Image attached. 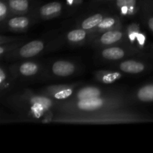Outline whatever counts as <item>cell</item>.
<instances>
[{"instance_id":"5bb4252c","label":"cell","mask_w":153,"mask_h":153,"mask_svg":"<svg viewBox=\"0 0 153 153\" xmlns=\"http://www.w3.org/2000/svg\"><path fill=\"white\" fill-rule=\"evenodd\" d=\"M86 31L83 28L72 30L67 34V39L69 41L73 42V43H78L83 40L86 37Z\"/></svg>"},{"instance_id":"277c9868","label":"cell","mask_w":153,"mask_h":153,"mask_svg":"<svg viewBox=\"0 0 153 153\" xmlns=\"http://www.w3.org/2000/svg\"><path fill=\"white\" fill-rule=\"evenodd\" d=\"M119 68L121 71L131 74H137L143 72L145 70V66L143 63L139 61L128 60L121 63L119 66Z\"/></svg>"},{"instance_id":"8fae6325","label":"cell","mask_w":153,"mask_h":153,"mask_svg":"<svg viewBox=\"0 0 153 153\" xmlns=\"http://www.w3.org/2000/svg\"><path fill=\"white\" fill-rule=\"evenodd\" d=\"M103 16L100 13L92 15L82 22V28L85 30L92 29V28H95L96 26H98V25L101 22Z\"/></svg>"},{"instance_id":"d6986e66","label":"cell","mask_w":153,"mask_h":153,"mask_svg":"<svg viewBox=\"0 0 153 153\" xmlns=\"http://www.w3.org/2000/svg\"><path fill=\"white\" fill-rule=\"evenodd\" d=\"M6 13H7V7L4 2L1 1L0 2V17L1 19H3Z\"/></svg>"},{"instance_id":"9c48e42d","label":"cell","mask_w":153,"mask_h":153,"mask_svg":"<svg viewBox=\"0 0 153 153\" xmlns=\"http://www.w3.org/2000/svg\"><path fill=\"white\" fill-rule=\"evenodd\" d=\"M137 97L138 100L142 102H153V84H149L142 87L137 91Z\"/></svg>"},{"instance_id":"ba28073f","label":"cell","mask_w":153,"mask_h":153,"mask_svg":"<svg viewBox=\"0 0 153 153\" xmlns=\"http://www.w3.org/2000/svg\"><path fill=\"white\" fill-rule=\"evenodd\" d=\"M61 10V4L57 1L49 2L40 7V14L43 16H50L56 14Z\"/></svg>"},{"instance_id":"ffe728a7","label":"cell","mask_w":153,"mask_h":153,"mask_svg":"<svg viewBox=\"0 0 153 153\" xmlns=\"http://www.w3.org/2000/svg\"><path fill=\"white\" fill-rule=\"evenodd\" d=\"M147 25L149 27V29L153 32V16L151 15L150 16H149L147 19Z\"/></svg>"},{"instance_id":"7a4b0ae2","label":"cell","mask_w":153,"mask_h":153,"mask_svg":"<svg viewBox=\"0 0 153 153\" xmlns=\"http://www.w3.org/2000/svg\"><path fill=\"white\" fill-rule=\"evenodd\" d=\"M52 70L55 75L61 77L69 76L73 73L75 67L72 63L66 61H58L53 64Z\"/></svg>"},{"instance_id":"7402d4cb","label":"cell","mask_w":153,"mask_h":153,"mask_svg":"<svg viewBox=\"0 0 153 153\" xmlns=\"http://www.w3.org/2000/svg\"><path fill=\"white\" fill-rule=\"evenodd\" d=\"M137 39H139V42H140V44H143V43H144V36H143L142 34H139V35L137 36Z\"/></svg>"},{"instance_id":"ac0fdd59","label":"cell","mask_w":153,"mask_h":153,"mask_svg":"<svg viewBox=\"0 0 153 153\" xmlns=\"http://www.w3.org/2000/svg\"><path fill=\"white\" fill-rule=\"evenodd\" d=\"M120 76V75L117 73H108V74H106L105 76H103L102 82H105V83H111V82H114Z\"/></svg>"},{"instance_id":"4fadbf2b","label":"cell","mask_w":153,"mask_h":153,"mask_svg":"<svg viewBox=\"0 0 153 153\" xmlns=\"http://www.w3.org/2000/svg\"><path fill=\"white\" fill-rule=\"evenodd\" d=\"M38 70V67L36 64L32 62L23 63L19 67V72L22 76H31L36 74Z\"/></svg>"},{"instance_id":"44dd1931","label":"cell","mask_w":153,"mask_h":153,"mask_svg":"<svg viewBox=\"0 0 153 153\" xmlns=\"http://www.w3.org/2000/svg\"><path fill=\"white\" fill-rule=\"evenodd\" d=\"M5 78H6L5 74H4L2 69H1V70H0V82H1V83H2V82H4Z\"/></svg>"},{"instance_id":"8992f818","label":"cell","mask_w":153,"mask_h":153,"mask_svg":"<svg viewBox=\"0 0 153 153\" xmlns=\"http://www.w3.org/2000/svg\"><path fill=\"white\" fill-rule=\"evenodd\" d=\"M102 55L104 58L108 60H120L125 56V51L120 47H109L106 48L102 52Z\"/></svg>"},{"instance_id":"e0dca14e","label":"cell","mask_w":153,"mask_h":153,"mask_svg":"<svg viewBox=\"0 0 153 153\" xmlns=\"http://www.w3.org/2000/svg\"><path fill=\"white\" fill-rule=\"evenodd\" d=\"M72 94H73V90L68 88V89H64L62 91H58L55 94L54 97H55V99H58V100H64V99L70 97Z\"/></svg>"},{"instance_id":"52a82bcc","label":"cell","mask_w":153,"mask_h":153,"mask_svg":"<svg viewBox=\"0 0 153 153\" xmlns=\"http://www.w3.org/2000/svg\"><path fill=\"white\" fill-rule=\"evenodd\" d=\"M137 0H117L116 4L124 15L131 14L135 9Z\"/></svg>"},{"instance_id":"30bf717a","label":"cell","mask_w":153,"mask_h":153,"mask_svg":"<svg viewBox=\"0 0 153 153\" xmlns=\"http://www.w3.org/2000/svg\"><path fill=\"white\" fill-rule=\"evenodd\" d=\"M101 92L100 90L94 87H87L81 90L77 94V98L79 100H85V99L94 98L100 97Z\"/></svg>"},{"instance_id":"7c38bea8","label":"cell","mask_w":153,"mask_h":153,"mask_svg":"<svg viewBox=\"0 0 153 153\" xmlns=\"http://www.w3.org/2000/svg\"><path fill=\"white\" fill-rule=\"evenodd\" d=\"M29 24V20L25 16L13 17L8 21V25L13 29H24Z\"/></svg>"},{"instance_id":"9a60e30c","label":"cell","mask_w":153,"mask_h":153,"mask_svg":"<svg viewBox=\"0 0 153 153\" xmlns=\"http://www.w3.org/2000/svg\"><path fill=\"white\" fill-rule=\"evenodd\" d=\"M9 6L13 10L16 12H23L28 8V0H9Z\"/></svg>"},{"instance_id":"2e32d148","label":"cell","mask_w":153,"mask_h":153,"mask_svg":"<svg viewBox=\"0 0 153 153\" xmlns=\"http://www.w3.org/2000/svg\"><path fill=\"white\" fill-rule=\"evenodd\" d=\"M115 22L116 21H115L114 18L106 17L101 21V22L99 24L97 27L100 29H109L115 25Z\"/></svg>"},{"instance_id":"6da1fadb","label":"cell","mask_w":153,"mask_h":153,"mask_svg":"<svg viewBox=\"0 0 153 153\" xmlns=\"http://www.w3.org/2000/svg\"><path fill=\"white\" fill-rule=\"evenodd\" d=\"M43 43L40 40H33L24 45L19 50V54L23 58H31L40 53L43 49Z\"/></svg>"},{"instance_id":"3957f363","label":"cell","mask_w":153,"mask_h":153,"mask_svg":"<svg viewBox=\"0 0 153 153\" xmlns=\"http://www.w3.org/2000/svg\"><path fill=\"white\" fill-rule=\"evenodd\" d=\"M103 100L100 97H94V98L85 99V100H79L76 106L78 108L82 111H95L100 108L103 105Z\"/></svg>"},{"instance_id":"5b68a950","label":"cell","mask_w":153,"mask_h":153,"mask_svg":"<svg viewBox=\"0 0 153 153\" xmlns=\"http://www.w3.org/2000/svg\"><path fill=\"white\" fill-rule=\"evenodd\" d=\"M123 37V33L120 31H108L102 34L100 42L103 45H111L120 41Z\"/></svg>"}]
</instances>
